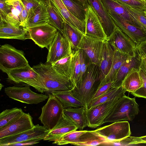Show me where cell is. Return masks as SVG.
<instances>
[{
	"instance_id": "cell-23",
	"label": "cell",
	"mask_w": 146,
	"mask_h": 146,
	"mask_svg": "<svg viewBox=\"0 0 146 146\" xmlns=\"http://www.w3.org/2000/svg\"><path fill=\"white\" fill-rule=\"evenodd\" d=\"M142 79L138 68L133 67L129 71L123 80V88L129 92L134 93L143 86Z\"/></svg>"
},
{
	"instance_id": "cell-30",
	"label": "cell",
	"mask_w": 146,
	"mask_h": 146,
	"mask_svg": "<svg viewBox=\"0 0 146 146\" xmlns=\"http://www.w3.org/2000/svg\"><path fill=\"white\" fill-rule=\"evenodd\" d=\"M51 94L60 101L64 109L85 106L83 103L73 96L70 90L55 91Z\"/></svg>"
},
{
	"instance_id": "cell-42",
	"label": "cell",
	"mask_w": 146,
	"mask_h": 146,
	"mask_svg": "<svg viewBox=\"0 0 146 146\" xmlns=\"http://www.w3.org/2000/svg\"><path fill=\"white\" fill-rule=\"evenodd\" d=\"M64 36V38L60 50L56 53L52 63L72 54L69 42L66 37L65 36Z\"/></svg>"
},
{
	"instance_id": "cell-39",
	"label": "cell",
	"mask_w": 146,
	"mask_h": 146,
	"mask_svg": "<svg viewBox=\"0 0 146 146\" xmlns=\"http://www.w3.org/2000/svg\"><path fill=\"white\" fill-rule=\"evenodd\" d=\"M87 130L74 131L62 136L58 139L54 141L52 143L58 145L70 144L74 145L78 143L80 136Z\"/></svg>"
},
{
	"instance_id": "cell-51",
	"label": "cell",
	"mask_w": 146,
	"mask_h": 146,
	"mask_svg": "<svg viewBox=\"0 0 146 146\" xmlns=\"http://www.w3.org/2000/svg\"><path fill=\"white\" fill-rule=\"evenodd\" d=\"M80 5L86 9L88 5L86 0H73Z\"/></svg>"
},
{
	"instance_id": "cell-49",
	"label": "cell",
	"mask_w": 146,
	"mask_h": 146,
	"mask_svg": "<svg viewBox=\"0 0 146 146\" xmlns=\"http://www.w3.org/2000/svg\"><path fill=\"white\" fill-rule=\"evenodd\" d=\"M136 48L146 55V40L141 42L136 45Z\"/></svg>"
},
{
	"instance_id": "cell-18",
	"label": "cell",
	"mask_w": 146,
	"mask_h": 146,
	"mask_svg": "<svg viewBox=\"0 0 146 146\" xmlns=\"http://www.w3.org/2000/svg\"><path fill=\"white\" fill-rule=\"evenodd\" d=\"M78 129L77 126L64 113L57 124L49 131L43 140L54 141L65 134Z\"/></svg>"
},
{
	"instance_id": "cell-53",
	"label": "cell",
	"mask_w": 146,
	"mask_h": 146,
	"mask_svg": "<svg viewBox=\"0 0 146 146\" xmlns=\"http://www.w3.org/2000/svg\"><path fill=\"white\" fill-rule=\"evenodd\" d=\"M138 49L139 50H140L143 54V55H144V58H145V60L146 61V55L143 52H142L140 50H139V49Z\"/></svg>"
},
{
	"instance_id": "cell-19",
	"label": "cell",
	"mask_w": 146,
	"mask_h": 146,
	"mask_svg": "<svg viewBox=\"0 0 146 146\" xmlns=\"http://www.w3.org/2000/svg\"><path fill=\"white\" fill-rule=\"evenodd\" d=\"M49 0L53 7L65 22L76 27L85 35V23L78 19L71 13L62 0Z\"/></svg>"
},
{
	"instance_id": "cell-9",
	"label": "cell",
	"mask_w": 146,
	"mask_h": 146,
	"mask_svg": "<svg viewBox=\"0 0 146 146\" xmlns=\"http://www.w3.org/2000/svg\"><path fill=\"white\" fill-rule=\"evenodd\" d=\"M116 98L111 101L86 109L88 127L95 128L101 126L112 112L119 99Z\"/></svg>"
},
{
	"instance_id": "cell-3",
	"label": "cell",
	"mask_w": 146,
	"mask_h": 146,
	"mask_svg": "<svg viewBox=\"0 0 146 146\" xmlns=\"http://www.w3.org/2000/svg\"><path fill=\"white\" fill-rule=\"evenodd\" d=\"M6 73L7 80L15 86H31L41 93L46 92L42 79L29 64L23 68L11 70Z\"/></svg>"
},
{
	"instance_id": "cell-31",
	"label": "cell",
	"mask_w": 146,
	"mask_h": 146,
	"mask_svg": "<svg viewBox=\"0 0 146 146\" xmlns=\"http://www.w3.org/2000/svg\"><path fill=\"white\" fill-rule=\"evenodd\" d=\"M126 92L122 85L117 87L111 88L103 95L90 102L86 108V109L88 110L116 98L121 97L125 95Z\"/></svg>"
},
{
	"instance_id": "cell-26",
	"label": "cell",
	"mask_w": 146,
	"mask_h": 146,
	"mask_svg": "<svg viewBox=\"0 0 146 146\" xmlns=\"http://www.w3.org/2000/svg\"><path fill=\"white\" fill-rule=\"evenodd\" d=\"M108 142L104 137L95 130L87 131L80 137L78 142L74 145L80 146H104Z\"/></svg>"
},
{
	"instance_id": "cell-1",
	"label": "cell",
	"mask_w": 146,
	"mask_h": 146,
	"mask_svg": "<svg viewBox=\"0 0 146 146\" xmlns=\"http://www.w3.org/2000/svg\"><path fill=\"white\" fill-rule=\"evenodd\" d=\"M100 82L99 66L90 62L84 77L77 86L70 90L71 92L86 108L96 93Z\"/></svg>"
},
{
	"instance_id": "cell-29",
	"label": "cell",
	"mask_w": 146,
	"mask_h": 146,
	"mask_svg": "<svg viewBox=\"0 0 146 146\" xmlns=\"http://www.w3.org/2000/svg\"><path fill=\"white\" fill-rule=\"evenodd\" d=\"M5 1L9 5L11 10L10 12L6 17V21L16 27L22 28L20 20L22 11L21 0H9Z\"/></svg>"
},
{
	"instance_id": "cell-22",
	"label": "cell",
	"mask_w": 146,
	"mask_h": 146,
	"mask_svg": "<svg viewBox=\"0 0 146 146\" xmlns=\"http://www.w3.org/2000/svg\"><path fill=\"white\" fill-rule=\"evenodd\" d=\"M49 16L45 0L28 15L26 29L48 23Z\"/></svg>"
},
{
	"instance_id": "cell-2",
	"label": "cell",
	"mask_w": 146,
	"mask_h": 146,
	"mask_svg": "<svg viewBox=\"0 0 146 146\" xmlns=\"http://www.w3.org/2000/svg\"><path fill=\"white\" fill-rule=\"evenodd\" d=\"M32 67L42 79L46 88L45 92L48 94L55 91L70 90L73 88L71 80L56 71L51 63L40 62Z\"/></svg>"
},
{
	"instance_id": "cell-10",
	"label": "cell",
	"mask_w": 146,
	"mask_h": 146,
	"mask_svg": "<svg viewBox=\"0 0 146 146\" xmlns=\"http://www.w3.org/2000/svg\"><path fill=\"white\" fill-rule=\"evenodd\" d=\"M30 39L40 47L48 50L58 30L48 23L27 29Z\"/></svg>"
},
{
	"instance_id": "cell-5",
	"label": "cell",
	"mask_w": 146,
	"mask_h": 146,
	"mask_svg": "<svg viewBox=\"0 0 146 146\" xmlns=\"http://www.w3.org/2000/svg\"><path fill=\"white\" fill-rule=\"evenodd\" d=\"M29 65L23 52L12 45L5 44L0 47V69L5 73Z\"/></svg>"
},
{
	"instance_id": "cell-28",
	"label": "cell",
	"mask_w": 146,
	"mask_h": 146,
	"mask_svg": "<svg viewBox=\"0 0 146 146\" xmlns=\"http://www.w3.org/2000/svg\"><path fill=\"white\" fill-rule=\"evenodd\" d=\"M139 64L137 55L127 60L120 67L113 82L111 88L119 87L121 85L123 80L130 70L132 68H139Z\"/></svg>"
},
{
	"instance_id": "cell-37",
	"label": "cell",
	"mask_w": 146,
	"mask_h": 146,
	"mask_svg": "<svg viewBox=\"0 0 146 146\" xmlns=\"http://www.w3.org/2000/svg\"><path fill=\"white\" fill-rule=\"evenodd\" d=\"M69 11L78 19L85 23L86 9L73 0H62Z\"/></svg>"
},
{
	"instance_id": "cell-54",
	"label": "cell",
	"mask_w": 146,
	"mask_h": 146,
	"mask_svg": "<svg viewBox=\"0 0 146 146\" xmlns=\"http://www.w3.org/2000/svg\"><path fill=\"white\" fill-rule=\"evenodd\" d=\"M3 85L2 84H0V90H1V89H2V87H3Z\"/></svg>"
},
{
	"instance_id": "cell-60",
	"label": "cell",
	"mask_w": 146,
	"mask_h": 146,
	"mask_svg": "<svg viewBox=\"0 0 146 146\" xmlns=\"http://www.w3.org/2000/svg\"></svg>"
},
{
	"instance_id": "cell-15",
	"label": "cell",
	"mask_w": 146,
	"mask_h": 146,
	"mask_svg": "<svg viewBox=\"0 0 146 146\" xmlns=\"http://www.w3.org/2000/svg\"><path fill=\"white\" fill-rule=\"evenodd\" d=\"M104 40L85 35L80 49L85 53L90 62L98 66Z\"/></svg>"
},
{
	"instance_id": "cell-55",
	"label": "cell",
	"mask_w": 146,
	"mask_h": 146,
	"mask_svg": "<svg viewBox=\"0 0 146 146\" xmlns=\"http://www.w3.org/2000/svg\"><path fill=\"white\" fill-rule=\"evenodd\" d=\"M145 3L146 4V0H145Z\"/></svg>"
},
{
	"instance_id": "cell-14",
	"label": "cell",
	"mask_w": 146,
	"mask_h": 146,
	"mask_svg": "<svg viewBox=\"0 0 146 146\" xmlns=\"http://www.w3.org/2000/svg\"><path fill=\"white\" fill-rule=\"evenodd\" d=\"M107 11L116 26L136 45L146 40V33L141 28L131 24L114 12Z\"/></svg>"
},
{
	"instance_id": "cell-43",
	"label": "cell",
	"mask_w": 146,
	"mask_h": 146,
	"mask_svg": "<svg viewBox=\"0 0 146 146\" xmlns=\"http://www.w3.org/2000/svg\"><path fill=\"white\" fill-rule=\"evenodd\" d=\"M121 5L138 9L146 10V4L143 0H114Z\"/></svg>"
},
{
	"instance_id": "cell-4",
	"label": "cell",
	"mask_w": 146,
	"mask_h": 146,
	"mask_svg": "<svg viewBox=\"0 0 146 146\" xmlns=\"http://www.w3.org/2000/svg\"><path fill=\"white\" fill-rule=\"evenodd\" d=\"M139 111V106L135 98L124 95L118 100L113 109L104 123L123 120L132 121Z\"/></svg>"
},
{
	"instance_id": "cell-44",
	"label": "cell",
	"mask_w": 146,
	"mask_h": 146,
	"mask_svg": "<svg viewBox=\"0 0 146 146\" xmlns=\"http://www.w3.org/2000/svg\"><path fill=\"white\" fill-rule=\"evenodd\" d=\"M112 84V82L101 81L96 93L90 102L96 99L106 93L111 88Z\"/></svg>"
},
{
	"instance_id": "cell-21",
	"label": "cell",
	"mask_w": 146,
	"mask_h": 146,
	"mask_svg": "<svg viewBox=\"0 0 146 146\" xmlns=\"http://www.w3.org/2000/svg\"><path fill=\"white\" fill-rule=\"evenodd\" d=\"M115 51L108 41H104L99 66V78L101 81L109 72L113 63Z\"/></svg>"
},
{
	"instance_id": "cell-11",
	"label": "cell",
	"mask_w": 146,
	"mask_h": 146,
	"mask_svg": "<svg viewBox=\"0 0 146 146\" xmlns=\"http://www.w3.org/2000/svg\"><path fill=\"white\" fill-rule=\"evenodd\" d=\"M108 142L118 141L131 136L130 124L127 121H119L95 130Z\"/></svg>"
},
{
	"instance_id": "cell-40",
	"label": "cell",
	"mask_w": 146,
	"mask_h": 146,
	"mask_svg": "<svg viewBox=\"0 0 146 146\" xmlns=\"http://www.w3.org/2000/svg\"><path fill=\"white\" fill-rule=\"evenodd\" d=\"M64 37L63 34L58 31L57 34L48 49L46 62L52 63L56 53L61 47Z\"/></svg>"
},
{
	"instance_id": "cell-48",
	"label": "cell",
	"mask_w": 146,
	"mask_h": 146,
	"mask_svg": "<svg viewBox=\"0 0 146 146\" xmlns=\"http://www.w3.org/2000/svg\"><path fill=\"white\" fill-rule=\"evenodd\" d=\"M11 11L9 5L4 0H0V20L6 21V17Z\"/></svg>"
},
{
	"instance_id": "cell-6",
	"label": "cell",
	"mask_w": 146,
	"mask_h": 146,
	"mask_svg": "<svg viewBox=\"0 0 146 146\" xmlns=\"http://www.w3.org/2000/svg\"><path fill=\"white\" fill-rule=\"evenodd\" d=\"M48 100L42 108L38 118L43 126L49 130L57 124L64 114V107L60 101L51 94H48Z\"/></svg>"
},
{
	"instance_id": "cell-46",
	"label": "cell",
	"mask_w": 146,
	"mask_h": 146,
	"mask_svg": "<svg viewBox=\"0 0 146 146\" xmlns=\"http://www.w3.org/2000/svg\"><path fill=\"white\" fill-rule=\"evenodd\" d=\"M28 15L44 0H21Z\"/></svg>"
},
{
	"instance_id": "cell-34",
	"label": "cell",
	"mask_w": 146,
	"mask_h": 146,
	"mask_svg": "<svg viewBox=\"0 0 146 146\" xmlns=\"http://www.w3.org/2000/svg\"><path fill=\"white\" fill-rule=\"evenodd\" d=\"M51 64L56 71L65 76L70 80L72 74V54Z\"/></svg>"
},
{
	"instance_id": "cell-24",
	"label": "cell",
	"mask_w": 146,
	"mask_h": 146,
	"mask_svg": "<svg viewBox=\"0 0 146 146\" xmlns=\"http://www.w3.org/2000/svg\"><path fill=\"white\" fill-rule=\"evenodd\" d=\"M62 33L69 42L72 53L80 49L85 35L83 33L66 22L64 31Z\"/></svg>"
},
{
	"instance_id": "cell-59",
	"label": "cell",
	"mask_w": 146,
	"mask_h": 146,
	"mask_svg": "<svg viewBox=\"0 0 146 146\" xmlns=\"http://www.w3.org/2000/svg\"><path fill=\"white\" fill-rule=\"evenodd\" d=\"M144 0V1H145V0Z\"/></svg>"
},
{
	"instance_id": "cell-33",
	"label": "cell",
	"mask_w": 146,
	"mask_h": 146,
	"mask_svg": "<svg viewBox=\"0 0 146 146\" xmlns=\"http://www.w3.org/2000/svg\"><path fill=\"white\" fill-rule=\"evenodd\" d=\"M82 51L79 49L72 53V68L70 80L73 88L78 84L81 71Z\"/></svg>"
},
{
	"instance_id": "cell-58",
	"label": "cell",
	"mask_w": 146,
	"mask_h": 146,
	"mask_svg": "<svg viewBox=\"0 0 146 146\" xmlns=\"http://www.w3.org/2000/svg\"><path fill=\"white\" fill-rule=\"evenodd\" d=\"M145 33H146V31H145Z\"/></svg>"
},
{
	"instance_id": "cell-35",
	"label": "cell",
	"mask_w": 146,
	"mask_h": 146,
	"mask_svg": "<svg viewBox=\"0 0 146 146\" xmlns=\"http://www.w3.org/2000/svg\"><path fill=\"white\" fill-rule=\"evenodd\" d=\"M49 16L48 23L62 33L64 30L65 21L55 10L49 0H45Z\"/></svg>"
},
{
	"instance_id": "cell-20",
	"label": "cell",
	"mask_w": 146,
	"mask_h": 146,
	"mask_svg": "<svg viewBox=\"0 0 146 146\" xmlns=\"http://www.w3.org/2000/svg\"><path fill=\"white\" fill-rule=\"evenodd\" d=\"M0 38L25 40L31 39L27 29L17 28L6 21L0 20Z\"/></svg>"
},
{
	"instance_id": "cell-16",
	"label": "cell",
	"mask_w": 146,
	"mask_h": 146,
	"mask_svg": "<svg viewBox=\"0 0 146 146\" xmlns=\"http://www.w3.org/2000/svg\"><path fill=\"white\" fill-rule=\"evenodd\" d=\"M98 17L107 37L113 32L116 25L109 14L101 0H86Z\"/></svg>"
},
{
	"instance_id": "cell-50",
	"label": "cell",
	"mask_w": 146,
	"mask_h": 146,
	"mask_svg": "<svg viewBox=\"0 0 146 146\" xmlns=\"http://www.w3.org/2000/svg\"><path fill=\"white\" fill-rule=\"evenodd\" d=\"M39 143V141H30L24 142L16 143L12 145L11 146H22L33 145Z\"/></svg>"
},
{
	"instance_id": "cell-47",
	"label": "cell",
	"mask_w": 146,
	"mask_h": 146,
	"mask_svg": "<svg viewBox=\"0 0 146 146\" xmlns=\"http://www.w3.org/2000/svg\"><path fill=\"white\" fill-rule=\"evenodd\" d=\"M90 62L89 59L82 51L81 71L79 82L76 86L80 83L85 76L86 73L89 65Z\"/></svg>"
},
{
	"instance_id": "cell-57",
	"label": "cell",
	"mask_w": 146,
	"mask_h": 146,
	"mask_svg": "<svg viewBox=\"0 0 146 146\" xmlns=\"http://www.w3.org/2000/svg\"><path fill=\"white\" fill-rule=\"evenodd\" d=\"M5 0V1H6L9 0Z\"/></svg>"
},
{
	"instance_id": "cell-52",
	"label": "cell",
	"mask_w": 146,
	"mask_h": 146,
	"mask_svg": "<svg viewBox=\"0 0 146 146\" xmlns=\"http://www.w3.org/2000/svg\"><path fill=\"white\" fill-rule=\"evenodd\" d=\"M143 143L146 144V135L141 137Z\"/></svg>"
},
{
	"instance_id": "cell-56",
	"label": "cell",
	"mask_w": 146,
	"mask_h": 146,
	"mask_svg": "<svg viewBox=\"0 0 146 146\" xmlns=\"http://www.w3.org/2000/svg\"><path fill=\"white\" fill-rule=\"evenodd\" d=\"M145 15H146V11H145Z\"/></svg>"
},
{
	"instance_id": "cell-41",
	"label": "cell",
	"mask_w": 146,
	"mask_h": 146,
	"mask_svg": "<svg viewBox=\"0 0 146 146\" xmlns=\"http://www.w3.org/2000/svg\"><path fill=\"white\" fill-rule=\"evenodd\" d=\"M143 143L140 137H127L121 140L106 143L104 146H130Z\"/></svg>"
},
{
	"instance_id": "cell-27",
	"label": "cell",
	"mask_w": 146,
	"mask_h": 146,
	"mask_svg": "<svg viewBox=\"0 0 146 146\" xmlns=\"http://www.w3.org/2000/svg\"><path fill=\"white\" fill-rule=\"evenodd\" d=\"M115 51L114 56L110 70L102 81L106 82H112L113 83L117 71L122 64L128 59L137 55V52L133 54H129Z\"/></svg>"
},
{
	"instance_id": "cell-38",
	"label": "cell",
	"mask_w": 146,
	"mask_h": 146,
	"mask_svg": "<svg viewBox=\"0 0 146 146\" xmlns=\"http://www.w3.org/2000/svg\"><path fill=\"white\" fill-rule=\"evenodd\" d=\"M24 113L21 109L17 108L4 110L0 114V129Z\"/></svg>"
},
{
	"instance_id": "cell-32",
	"label": "cell",
	"mask_w": 146,
	"mask_h": 146,
	"mask_svg": "<svg viewBox=\"0 0 146 146\" xmlns=\"http://www.w3.org/2000/svg\"><path fill=\"white\" fill-rule=\"evenodd\" d=\"M101 1L107 10L114 12L131 24L137 26L122 5L114 0H101Z\"/></svg>"
},
{
	"instance_id": "cell-17",
	"label": "cell",
	"mask_w": 146,
	"mask_h": 146,
	"mask_svg": "<svg viewBox=\"0 0 146 146\" xmlns=\"http://www.w3.org/2000/svg\"><path fill=\"white\" fill-rule=\"evenodd\" d=\"M85 22V35L99 39L107 40L108 37L98 17L89 5L86 9Z\"/></svg>"
},
{
	"instance_id": "cell-36",
	"label": "cell",
	"mask_w": 146,
	"mask_h": 146,
	"mask_svg": "<svg viewBox=\"0 0 146 146\" xmlns=\"http://www.w3.org/2000/svg\"><path fill=\"white\" fill-rule=\"evenodd\" d=\"M122 5L128 13L136 25L141 28L145 32L146 31V16L145 13L146 11Z\"/></svg>"
},
{
	"instance_id": "cell-8",
	"label": "cell",
	"mask_w": 146,
	"mask_h": 146,
	"mask_svg": "<svg viewBox=\"0 0 146 146\" xmlns=\"http://www.w3.org/2000/svg\"><path fill=\"white\" fill-rule=\"evenodd\" d=\"M49 131L43 126L37 124L28 130L0 139V146H11L15 143L30 141H39L44 140Z\"/></svg>"
},
{
	"instance_id": "cell-25",
	"label": "cell",
	"mask_w": 146,
	"mask_h": 146,
	"mask_svg": "<svg viewBox=\"0 0 146 146\" xmlns=\"http://www.w3.org/2000/svg\"><path fill=\"white\" fill-rule=\"evenodd\" d=\"M64 113L77 126L78 129L82 130L88 127L86 109L85 106L70 107L64 109Z\"/></svg>"
},
{
	"instance_id": "cell-7",
	"label": "cell",
	"mask_w": 146,
	"mask_h": 146,
	"mask_svg": "<svg viewBox=\"0 0 146 146\" xmlns=\"http://www.w3.org/2000/svg\"><path fill=\"white\" fill-rule=\"evenodd\" d=\"M30 87H9L5 88V93L10 98L27 104H37L48 99V95L35 92Z\"/></svg>"
},
{
	"instance_id": "cell-12",
	"label": "cell",
	"mask_w": 146,
	"mask_h": 146,
	"mask_svg": "<svg viewBox=\"0 0 146 146\" xmlns=\"http://www.w3.org/2000/svg\"><path fill=\"white\" fill-rule=\"evenodd\" d=\"M107 40L115 51L129 54L136 53L135 44L117 26Z\"/></svg>"
},
{
	"instance_id": "cell-13",
	"label": "cell",
	"mask_w": 146,
	"mask_h": 146,
	"mask_svg": "<svg viewBox=\"0 0 146 146\" xmlns=\"http://www.w3.org/2000/svg\"><path fill=\"white\" fill-rule=\"evenodd\" d=\"M34 126L30 114L24 113L0 129V139L22 133L32 128Z\"/></svg>"
},
{
	"instance_id": "cell-45",
	"label": "cell",
	"mask_w": 146,
	"mask_h": 146,
	"mask_svg": "<svg viewBox=\"0 0 146 146\" xmlns=\"http://www.w3.org/2000/svg\"><path fill=\"white\" fill-rule=\"evenodd\" d=\"M139 69L140 75L143 81V86L134 92L131 93L135 97L146 99V75L142 70Z\"/></svg>"
}]
</instances>
